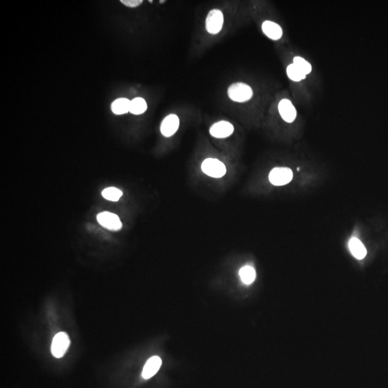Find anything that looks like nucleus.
<instances>
[{"label": "nucleus", "mask_w": 388, "mask_h": 388, "mask_svg": "<svg viewBox=\"0 0 388 388\" xmlns=\"http://www.w3.org/2000/svg\"><path fill=\"white\" fill-rule=\"evenodd\" d=\"M228 96L234 102L244 103L253 97V89L245 83H235L228 88Z\"/></svg>", "instance_id": "1"}, {"label": "nucleus", "mask_w": 388, "mask_h": 388, "mask_svg": "<svg viewBox=\"0 0 388 388\" xmlns=\"http://www.w3.org/2000/svg\"><path fill=\"white\" fill-rule=\"evenodd\" d=\"M201 170L206 175L216 179L223 177L226 172L225 165L217 158L205 159L201 164Z\"/></svg>", "instance_id": "2"}, {"label": "nucleus", "mask_w": 388, "mask_h": 388, "mask_svg": "<svg viewBox=\"0 0 388 388\" xmlns=\"http://www.w3.org/2000/svg\"><path fill=\"white\" fill-rule=\"evenodd\" d=\"M278 110L280 118L287 123L291 124L298 118V112L294 102L288 98H283L278 102Z\"/></svg>", "instance_id": "3"}, {"label": "nucleus", "mask_w": 388, "mask_h": 388, "mask_svg": "<svg viewBox=\"0 0 388 388\" xmlns=\"http://www.w3.org/2000/svg\"><path fill=\"white\" fill-rule=\"evenodd\" d=\"M224 25V14L218 9H213L208 12L206 19V29L208 33L217 35L222 30Z\"/></svg>", "instance_id": "4"}, {"label": "nucleus", "mask_w": 388, "mask_h": 388, "mask_svg": "<svg viewBox=\"0 0 388 388\" xmlns=\"http://www.w3.org/2000/svg\"><path fill=\"white\" fill-rule=\"evenodd\" d=\"M294 173L286 167H278L273 168L269 174V182L274 186H284L292 181Z\"/></svg>", "instance_id": "5"}, {"label": "nucleus", "mask_w": 388, "mask_h": 388, "mask_svg": "<svg viewBox=\"0 0 388 388\" xmlns=\"http://www.w3.org/2000/svg\"><path fill=\"white\" fill-rule=\"evenodd\" d=\"M70 345V339L67 334L59 332L53 337L52 341L51 352L54 357L61 358L67 351Z\"/></svg>", "instance_id": "6"}, {"label": "nucleus", "mask_w": 388, "mask_h": 388, "mask_svg": "<svg viewBox=\"0 0 388 388\" xmlns=\"http://www.w3.org/2000/svg\"><path fill=\"white\" fill-rule=\"evenodd\" d=\"M97 221L101 225L111 231H119L121 229L122 224L118 215L111 212L104 211L97 215Z\"/></svg>", "instance_id": "7"}, {"label": "nucleus", "mask_w": 388, "mask_h": 388, "mask_svg": "<svg viewBox=\"0 0 388 388\" xmlns=\"http://www.w3.org/2000/svg\"><path fill=\"white\" fill-rule=\"evenodd\" d=\"M285 71H286L287 76L289 80L291 82L297 84V91L298 89H306V86L304 85V84L308 77L301 70H300L296 65L293 64L292 62L287 64Z\"/></svg>", "instance_id": "8"}, {"label": "nucleus", "mask_w": 388, "mask_h": 388, "mask_svg": "<svg viewBox=\"0 0 388 388\" xmlns=\"http://www.w3.org/2000/svg\"><path fill=\"white\" fill-rule=\"evenodd\" d=\"M235 131L234 126L229 122L220 121L214 124L210 127L209 132L211 136L216 138H226L232 134Z\"/></svg>", "instance_id": "9"}, {"label": "nucleus", "mask_w": 388, "mask_h": 388, "mask_svg": "<svg viewBox=\"0 0 388 388\" xmlns=\"http://www.w3.org/2000/svg\"><path fill=\"white\" fill-rule=\"evenodd\" d=\"M180 120L176 114H170L163 120L161 125V132L165 137L173 135L179 128Z\"/></svg>", "instance_id": "10"}, {"label": "nucleus", "mask_w": 388, "mask_h": 388, "mask_svg": "<svg viewBox=\"0 0 388 388\" xmlns=\"http://www.w3.org/2000/svg\"><path fill=\"white\" fill-rule=\"evenodd\" d=\"M262 30L268 38L277 41L282 38L283 30L279 24L274 21H265L262 23Z\"/></svg>", "instance_id": "11"}, {"label": "nucleus", "mask_w": 388, "mask_h": 388, "mask_svg": "<svg viewBox=\"0 0 388 388\" xmlns=\"http://www.w3.org/2000/svg\"><path fill=\"white\" fill-rule=\"evenodd\" d=\"M161 359L158 356H154L149 359L143 368V374H142L143 378L147 380L154 376L161 368Z\"/></svg>", "instance_id": "12"}, {"label": "nucleus", "mask_w": 388, "mask_h": 388, "mask_svg": "<svg viewBox=\"0 0 388 388\" xmlns=\"http://www.w3.org/2000/svg\"><path fill=\"white\" fill-rule=\"evenodd\" d=\"M350 251L355 258L358 260H362L365 258L366 255V248L360 240L357 238H352L348 243Z\"/></svg>", "instance_id": "13"}, {"label": "nucleus", "mask_w": 388, "mask_h": 388, "mask_svg": "<svg viewBox=\"0 0 388 388\" xmlns=\"http://www.w3.org/2000/svg\"><path fill=\"white\" fill-rule=\"evenodd\" d=\"M291 62L296 65L300 70H301L307 76L309 77L313 73V66L312 63L307 60L303 55H295L292 57Z\"/></svg>", "instance_id": "14"}, {"label": "nucleus", "mask_w": 388, "mask_h": 388, "mask_svg": "<svg viewBox=\"0 0 388 388\" xmlns=\"http://www.w3.org/2000/svg\"><path fill=\"white\" fill-rule=\"evenodd\" d=\"M131 101L127 99H119L111 104V110L116 114H123L128 112L130 109Z\"/></svg>", "instance_id": "15"}, {"label": "nucleus", "mask_w": 388, "mask_h": 388, "mask_svg": "<svg viewBox=\"0 0 388 388\" xmlns=\"http://www.w3.org/2000/svg\"><path fill=\"white\" fill-rule=\"evenodd\" d=\"M147 103L144 99L138 97V98L134 99V100L131 101L129 111L132 113L133 114L138 115L143 114L147 110Z\"/></svg>", "instance_id": "16"}, {"label": "nucleus", "mask_w": 388, "mask_h": 388, "mask_svg": "<svg viewBox=\"0 0 388 388\" xmlns=\"http://www.w3.org/2000/svg\"><path fill=\"white\" fill-rule=\"evenodd\" d=\"M240 276L244 283L249 285L254 282L256 278V273L251 266H244L240 270Z\"/></svg>", "instance_id": "17"}, {"label": "nucleus", "mask_w": 388, "mask_h": 388, "mask_svg": "<svg viewBox=\"0 0 388 388\" xmlns=\"http://www.w3.org/2000/svg\"><path fill=\"white\" fill-rule=\"evenodd\" d=\"M102 197L107 200L111 201H118L120 200L122 196V191L115 187H109L105 188L102 191Z\"/></svg>", "instance_id": "18"}, {"label": "nucleus", "mask_w": 388, "mask_h": 388, "mask_svg": "<svg viewBox=\"0 0 388 388\" xmlns=\"http://www.w3.org/2000/svg\"><path fill=\"white\" fill-rule=\"evenodd\" d=\"M121 3L129 7H136L143 3L142 0H122Z\"/></svg>", "instance_id": "19"}]
</instances>
